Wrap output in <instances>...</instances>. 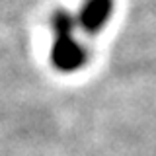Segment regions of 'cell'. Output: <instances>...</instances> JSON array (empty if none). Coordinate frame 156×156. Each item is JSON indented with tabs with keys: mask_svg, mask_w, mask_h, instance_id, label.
<instances>
[{
	"mask_svg": "<svg viewBox=\"0 0 156 156\" xmlns=\"http://www.w3.org/2000/svg\"><path fill=\"white\" fill-rule=\"evenodd\" d=\"M74 18L68 12H58L55 18V47H53L51 58L53 65L62 72H74L86 62L84 47L74 39Z\"/></svg>",
	"mask_w": 156,
	"mask_h": 156,
	"instance_id": "1",
	"label": "cell"
},
{
	"mask_svg": "<svg viewBox=\"0 0 156 156\" xmlns=\"http://www.w3.org/2000/svg\"><path fill=\"white\" fill-rule=\"evenodd\" d=\"M111 10H113V0H86L80 10L78 22L90 33H96L111 18Z\"/></svg>",
	"mask_w": 156,
	"mask_h": 156,
	"instance_id": "2",
	"label": "cell"
}]
</instances>
